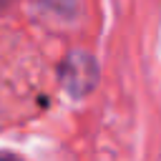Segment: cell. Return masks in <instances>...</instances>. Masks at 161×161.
Segmentation results:
<instances>
[{
  "label": "cell",
  "mask_w": 161,
  "mask_h": 161,
  "mask_svg": "<svg viewBox=\"0 0 161 161\" xmlns=\"http://www.w3.org/2000/svg\"><path fill=\"white\" fill-rule=\"evenodd\" d=\"M60 80H63V88L75 96V98H83L86 93L93 91L96 80H98V65H96V58L86 50H73L63 68H60Z\"/></svg>",
  "instance_id": "cell-1"
},
{
  "label": "cell",
  "mask_w": 161,
  "mask_h": 161,
  "mask_svg": "<svg viewBox=\"0 0 161 161\" xmlns=\"http://www.w3.org/2000/svg\"><path fill=\"white\" fill-rule=\"evenodd\" d=\"M0 161H23V158L15 156V153H10V151H0Z\"/></svg>",
  "instance_id": "cell-2"
}]
</instances>
